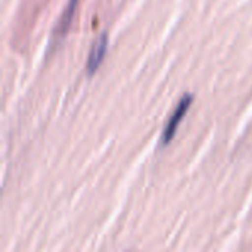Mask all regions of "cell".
Returning a JSON list of instances; mask_svg holds the SVG:
<instances>
[{"mask_svg":"<svg viewBox=\"0 0 252 252\" xmlns=\"http://www.w3.org/2000/svg\"><path fill=\"white\" fill-rule=\"evenodd\" d=\"M192 102H193V96H192V94H185V96L180 99V102L177 103V106H176L174 112L171 114L168 123L165 124V128H164L162 137H161V145H168V143L173 140V137L176 136L177 128H179L182 120L185 118V115L188 114V111H189Z\"/></svg>","mask_w":252,"mask_h":252,"instance_id":"obj_1","label":"cell"},{"mask_svg":"<svg viewBox=\"0 0 252 252\" xmlns=\"http://www.w3.org/2000/svg\"><path fill=\"white\" fill-rule=\"evenodd\" d=\"M108 43H109L108 34L103 32V34L96 40V43L93 44L92 52H90L89 59H87V65H86V71H87L89 75H93V74L99 69L100 63L103 62V58H105L106 50H108Z\"/></svg>","mask_w":252,"mask_h":252,"instance_id":"obj_2","label":"cell"},{"mask_svg":"<svg viewBox=\"0 0 252 252\" xmlns=\"http://www.w3.org/2000/svg\"><path fill=\"white\" fill-rule=\"evenodd\" d=\"M77 4H78V0H68V4H66V7L63 9L62 16H61V19H59V24H58V28H56V32H58L59 35L66 34V31H68V28H69V25H71V21H72V18H74Z\"/></svg>","mask_w":252,"mask_h":252,"instance_id":"obj_3","label":"cell"}]
</instances>
